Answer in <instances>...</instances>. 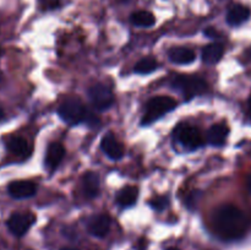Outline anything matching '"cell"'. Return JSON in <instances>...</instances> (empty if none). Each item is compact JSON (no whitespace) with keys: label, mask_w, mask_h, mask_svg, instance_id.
I'll return each mask as SVG.
<instances>
[{"label":"cell","mask_w":251,"mask_h":250,"mask_svg":"<svg viewBox=\"0 0 251 250\" xmlns=\"http://www.w3.org/2000/svg\"><path fill=\"white\" fill-rule=\"evenodd\" d=\"M213 227L223 239H240L247 233L248 218L244 212L235 206L223 205L213 213Z\"/></svg>","instance_id":"6da1fadb"},{"label":"cell","mask_w":251,"mask_h":250,"mask_svg":"<svg viewBox=\"0 0 251 250\" xmlns=\"http://www.w3.org/2000/svg\"><path fill=\"white\" fill-rule=\"evenodd\" d=\"M173 90L178 91L185 97V100H191L196 96L203 95L208 91V85L201 77L193 75H178L171 81Z\"/></svg>","instance_id":"7a4b0ae2"},{"label":"cell","mask_w":251,"mask_h":250,"mask_svg":"<svg viewBox=\"0 0 251 250\" xmlns=\"http://www.w3.org/2000/svg\"><path fill=\"white\" fill-rule=\"evenodd\" d=\"M178 107V103L174 98L168 97V96H157V97L151 98L146 103L145 108V114L141 120L142 125H150L153 122L158 120L159 118L163 117L167 113L172 112Z\"/></svg>","instance_id":"3957f363"},{"label":"cell","mask_w":251,"mask_h":250,"mask_svg":"<svg viewBox=\"0 0 251 250\" xmlns=\"http://www.w3.org/2000/svg\"><path fill=\"white\" fill-rule=\"evenodd\" d=\"M58 114L63 122L71 125V126L80 124V123L85 122L87 119V112H86L83 103L78 98L74 97L66 98L59 105Z\"/></svg>","instance_id":"277c9868"},{"label":"cell","mask_w":251,"mask_h":250,"mask_svg":"<svg viewBox=\"0 0 251 250\" xmlns=\"http://www.w3.org/2000/svg\"><path fill=\"white\" fill-rule=\"evenodd\" d=\"M174 139L184 149L189 150V151H194V150L202 146L203 144V139L200 130L189 124L178 125L176 129L174 130Z\"/></svg>","instance_id":"5b68a950"},{"label":"cell","mask_w":251,"mask_h":250,"mask_svg":"<svg viewBox=\"0 0 251 250\" xmlns=\"http://www.w3.org/2000/svg\"><path fill=\"white\" fill-rule=\"evenodd\" d=\"M91 103L97 110H107L114 103V96L109 86L104 83H96L88 90Z\"/></svg>","instance_id":"8992f818"},{"label":"cell","mask_w":251,"mask_h":250,"mask_svg":"<svg viewBox=\"0 0 251 250\" xmlns=\"http://www.w3.org/2000/svg\"><path fill=\"white\" fill-rule=\"evenodd\" d=\"M36 221L32 213H14V215L10 216V218L7 220L6 225L9 228L10 232L12 233L16 237H22L27 233V230L32 227V225Z\"/></svg>","instance_id":"52a82bcc"},{"label":"cell","mask_w":251,"mask_h":250,"mask_svg":"<svg viewBox=\"0 0 251 250\" xmlns=\"http://www.w3.org/2000/svg\"><path fill=\"white\" fill-rule=\"evenodd\" d=\"M7 191L11 198L21 200V199H28L36 195L37 186L29 180H16L9 184Z\"/></svg>","instance_id":"ba28073f"},{"label":"cell","mask_w":251,"mask_h":250,"mask_svg":"<svg viewBox=\"0 0 251 250\" xmlns=\"http://www.w3.org/2000/svg\"><path fill=\"white\" fill-rule=\"evenodd\" d=\"M100 149L110 159H114V161L120 159L124 156V147L115 139L112 132H108L104 135V137L100 141Z\"/></svg>","instance_id":"9c48e42d"},{"label":"cell","mask_w":251,"mask_h":250,"mask_svg":"<svg viewBox=\"0 0 251 250\" xmlns=\"http://www.w3.org/2000/svg\"><path fill=\"white\" fill-rule=\"evenodd\" d=\"M87 229L93 237L103 238L109 233L110 229V217L108 215H96L88 221Z\"/></svg>","instance_id":"30bf717a"},{"label":"cell","mask_w":251,"mask_h":250,"mask_svg":"<svg viewBox=\"0 0 251 250\" xmlns=\"http://www.w3.org/2000/svg\"><path fill=\"white\" fill-rule=\"evenodd\" d=\"M64 156H65V149L63 147V145L59 142H51L47 149L44 164L49 171H54L55 168H58Z\"/></svg>","instance_id":"8fae6325"},{"label":"cell","mask_w":251,"mask_h":250,"mask_svg":"<svg viewBox=\"0 0 251 250\" xmlns=\"http://www.w3.org/2000/svg\"><path fill=\"white\" fill-rule=\"evenodd\" d=\"M168 56L172 63L179 64V65H186L193 63L196 59L195 51L186 47H174L168 51Z\"/></svg>","instance_id":"7c38bea8"},{"label":"cell","mask_w":251,"mask_h":250,"mask_svg":"<svg viewBox=\"0 0 251 250\" xmlns=\"http://www.w3.org/2000/svg\"><path fill=\"white\" fill-rule=\"evenodd\" d=\"M250 15V9L245 5H233L227 12V22L230 26H239L249 20Z\"/></svg>","instance_id":"4fadbf2b"},{"label":"cell","mask_w":251,"mask_h":250,"mask_svg":"<svg viewBox=\"0 0 251 250\" xmlns=\"http://www.w3.org/2000/svg\"><path fill=\"white\" fill-rule=\"evenodd\" d=\"M229 127L226 124H215L208 129L207 141L212 146H222L227 141Z\"/></svg>","instance_id":"5bb4252c"},{"label":"cell","mask_w":251,"mask_h":250,"mask_svg":"<svg viewBox=\"0 0 251 250\" xmlns=\"http://www.w3.org/2000/svg\"><path fill=\"white\" fill-rule=\"evenodd\" d=\"M83 194L87 199L97 198L100 194V176L95 172H87L83 176Z\"/></svg>","instance_id":"9a60e30c"},{"label":"cell","mask_w":251,"mask_h":250,"mask_svg":"<svg viewBox=\"0 0 251 250\" xmlns=\"http://www.w3.org/2000/svg\"><path fill=\"white\" fill-rule=\"evenodd\" d=\"M137 199H139V189L136 186H125L118 193L115 201L120 207H130L135 205Z\"/></svg>","instance_id":"2e32d148"},{"label":"cell","mask_w":251,"mask_h":250,"mask_svg":"<svg viewBox=\"0 0 251 250\" xmlns=\"http://www.w3.org/2000/svg\"><path fill=\"white\" fill-rule=\"evenodd\" d=\"M225 48L221 43L208 44L202 50V61L207 65H213L222 59Z\"/></svg>","instance_id":"e0dca14e"},{"label":"cell","mask_w":251,"mask_h":250,"mask_svg":"<svg viewBox=\"0 0 251 250\" xmlns=\"http://www.w3.org/2000/svg\"><path fill=\"white\" fill-rule=\"evenodd\" d=\"M130 21L137 27H151L156 24V17L150 11H136L130 16Z\"/></svg>","instance_id":"ac0fdd59"},{"label":"cell","mask_w":251,"mask_h":250,"mask_svg":"<svg viewBox=\"0 0 251 250\" xmlns=\"http://www.w3.org/2000/svg\"><path fill=\"white\" fill-rule=\"evenodd\" d=\"M6 147L10 152L17 156H25L28 153V142L20 136H12L7 140Z\"/></svg>","instance_id":"d6986e66"},{"label":"cell","mask_w":251,"mask_h":250,"mask_svg":"<svg viewBox=\"0 0 251 250\" xmlns=\"http://www.w3.org/2000/svg\"><path fill=\"white\" fill-rule=\"evenodd\" d=\"M158 69V63L156 59L153 58H144L139 60L135 65L134 70L135 73L140 74V75H146V74L153 73L154 70Z\"/></svg>","instance_id":"ffe728a7"},{"label":"cell","mask_w":251,"mask_h":250,"mask_svg":"<svg viewBox=\"0 0 251 250\" xmlns=\"http://www.w3.org/2000/svg\"><path fill=\"white\" fill-rule=\"evenodd\" d=\"M201 198H202V191H200V190L193 191V193L188 196V199H186L185 203H186V206H188V208L194 210V208L198 207V203H199V201H200Z\"/></svg>","instance_id":"44dd1931"},{"label":"cell","mask_w":251,"mask_h":250,"mask_svg":"<svg viewBox=\"0 0 251 250\" xmlns=\"http://www.w3.org/2000/svg\"><path fill=\"white\" fill-rule=\"evenodd\" d=\"M150 203H151V206L154 208V210L162 211L166 207H168L169 201L167 196H157V198H154L153 200L150 201Z\"/></svg>","instance_id":"7402d4cb"},{"label":"cell","mask_w":251,"mask_h":250,"mask_svg":"<svg viewBox=\"0 0 251 250\" xmlns=\"http://www.w3.org/2000/svg\"><path fill=\"white\" fill-rule=\"evenodd\" d=\"M60 1L61 0H39L42 6L46 7V9H55L56 6H59Z\"/></svg>","instance_id":"603a6c76"},{"label":"cell","mask_w":251,"mask_h":250,"mask_svg":"<svg viewBox=\"0 0 251 250\" xmlns=\"http://www.w3.org/2000/svg\"><path fill=\"white\" fill-rule=\"evenodd\" d=\"M205 34H207V36L211 37V38H215V37H217V32H216L213 28H207V29H206Z\"/></svg>","instance_id":"cb8c5ba5"},{"label":"cell","mask_w":251,"mask_h":250,"mask_svg":"<svg viewBox=\"0 0 251 250\" xmlns=\"http://www.w3.org/2000/svg\"><path fill=\"white\" fill-rule=\"evenodd\" d=\"M247 188L249 190V193L251 194V174L247 178Z\"/></svg>","instance_id":"d4e9b609"},{"label":"cell","mask_w":251,"mask_h":250,"mask_svg":"<svg viewBox=\"0 0 251 250\" xmlns=\"http://www.w3.org/2000/svg\"><path fill=\"white\" fill-rule=\"evenodd\" d=\"M2 118H4V112H2L1 107H0V120H1Z\"/></svg>","instance_id":"484cf974"},{"label":"cell","mask_w":251,"mask_h":250,"mask_svg":"<svg viewBox=\"0 0 251 250\" xmlns=\"http://www.w3.org/2000/svg\"><path fill=\"white\" fill-rule=\"evenodd\" d=\"M60 250H78V249H76V248H63V249Z\"/></svg>","instance_id":"4316f807"},{"label":"cell","mask_w":251,"mask_h":250,"mask_svg":"<svg viewBox=\"0 0 251 250\" xmlns=\"http://www.w3.org/2000/svg\"><path fill=\"white\" fill-rule=\"evenodd\" d=\"M248 58L251 59V49L250 50H248Z\"/></svg>","instance_id":"83f0119b"},{"label":"cell","mask_w":251,"mask_h":250,"mask_svg":"<svg viewBox=\"0 0 251 250\" xmlns=\"http://www.w3.org/2000/svg\"><path fill=\"white\" fill-rule=\"evenodd\" d=\"M167 250H179V249H178V248H168Z\"/></svg>","instance_id":"f1b7e54d"},{"label":"cell","mask_w":251,"mask_h":250,"mask_svg":"<svg viewBox=\"0 0 251 250\" xmlns=\"http://www.w3.org/2000/svg\"><path fill=\"white\" fill-rule=\"evenodd\" d=\"M249 110H250V114H251V98H250V100H249Z\"/></svg>","instance_id":"f546056e"}]
</instances>
